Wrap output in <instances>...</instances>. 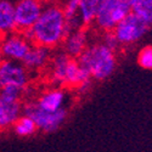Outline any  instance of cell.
<instances>
[{"label": "cell", "instance_id": "cell-1", "mask_svg": "<svg viewBox=\"0 0 152 152\" xmlns=\"http://www.w3.org/2000/svg\"><path fill=\"white\" fill-rule=\"evenodd\" d=\"M23 33L33 44L46 46L51 50L61 46L67 34L66 16L61 3L51 1L44 4L42 14L35 23Z\"/></svg>", "mask_w": 152, "mask_h": 152}, {"label": "cell", "instance_id": "cell-2", "mask_svg": "<svg viewBox=\"0 0 152 152\" xmlns=\"http://www.w3.org/2000/svg\"><path fill=\"white\" fill-rule=\"evenodd\" d=\"M77 60L95 82L108 79L118 65L117 51L102 42L89 43Z\"/></svg>", "mask_w": 152, "mask_h": 152}, {"label": "cell", "instance_id": "cell-3", "mask_svg": "<svg viewBox=\"0 0 152 152\" xmlns=\"http://www.w3.org/2000/svg\"><path fill=\"white\" fill-rule=\"evenodd\" d=\"M23 113L33 118L38 130L50 134L58 130L68 117V108H62L55 112H49L39 108L33 100L23 102Z\"/></svg>", "mask_w": 152, "mask_h": 152}, {"label": "cell", "instance_id": "cell-4", "mask_svg": "<svg viewBox=\"0 0 152 152\" xmlns=\"http://www.w3.org/2000/svg\"><path fill=\"white\" fill-rule=\"evenodd\" d=\"M150 26L134 12H129L117 26L113 28L121 48L135 45L140 42L150 31Z\"/></svg>", "mask_w": 152, "mask_h": 152}, {"label": "cell", "instance_id": "cell-5", "mask_svg": "<svg viewBox=\"0 0 152 152\" xmlns=\"http://www.w3.org/2000/svg\"><path fill=\"white\" fill-rule=\"evenodd\" d=\"M130 11V0H106L97 12L93 26L101 33L113 31Z\"/></svg>", "mask_w": 152, "mask_h": 152}, {"label": "cell", "instance_id": "cell-6", "mask_svg": "<svg viewBox=\"0 0 152 152\" xmlns=\"http://www.w3.org/2000/svg\"><path fill=\"white\" fill-rule=\"evenodd\" d=\"M32 79L33 74L22 62L0 57V90L5 86H17L27 93Z\"/></svg>", "mask_w": 152, "mask_h": 152}, {"label": "cell", "instance_id": "cell-7", "mask_svg": "<svg viewBox=\"0 0 152 152\" xmlns=\"http://www.w3.org/2000/svg\"><path fill=\"white\" fill-rule=\"evenodd\" d=\"M33 43L21 31H12L0 37V57L22 62Z\"/></svg>", "mask_w": 152, "mask_h": 152}, {"label": "cell", "instance_id": "cell-8", "mask_svg": "<svg viewBox=\"0 0 152 152\" xmlns=\"http://www.w3.org/2000/svg\"><path fill=\"white\" fill-rule=\"evenodd\" d=\"M43 7L42 0H17L14 4L15 29L21 32L29 29L40 16Z\"/></svg>", "mask_w": 152, "mask_h": 152}, {"label": "cell", "instance_id": "cell-9", "mask_svg": "<svg viewBox=\"0 0 152 152\" xmlns=\"http://www.w3.org/2000/svg\"><path fill=\"white\" fill-rule=\"evenodd\" d=\"M69 89L65 86L54 85L49 89L42 91L35 100H33L35 105L49 112H55L62 108H68V102L71 100Z\"/></svg>", "mask_w": 152, "mask_h": 152}, {"label": "cell", "instance_id": "cell-10", "mask_svg": "<svg viewBox=\"0 0 152 152\" xmlns=\"http://www.w3.org/2000/svg\"><path fill=\"white\" fill-rule=\"evenodd\" d=\"M72 58H74V57H71L65 51H62V50L53 54L51 60H50L49 65L46 67L48 79L53 85L65 86L67 69H68V66H69Z\"/></svg>", "mask_w": 152, "mask_h": 152}, {"label": "cell", "instance_id": "cell-11", "mask_svg": "<svg viewBox=\"0 0 152 152\" xmlns=\"http://www.w3.org/2000/svg\"><path fill=\"white\" fill-rule=\"evenodd\" d=\"M23 113V100L12 99L0 93V132L11 128Z\"/></svg>", "mask_w": 152, "mask_h": 152}, {"label": "cell", "instance_id": "cell-12", "mask_svg": "<svg viewBox=\"0 0 152 152\" xmlns=\"http://www.w3.org/2000/svg\"><path fill=\"white\" fill-rule=\"evenodd\" d=\"M89 43V32L85 27H80L69 31L66 34L65 39L61 43V49L71 57L78 58Z\"/></svg>", "mask_w": 152, "mask_h": 152}, {"label": "cell", "instance_id": "cell-13", "mask_svg": "<svg viewBox=\"0 0 152 152\" xmlns=\"http://www.w3.org/2000/svg\"><path fill=\"white\" fill-rule=\"evenodd\" d=\"M53 56V50L46 46H42L38 44H33L27 53L26 57L23 58L22 63L32 74L40 73L46 69L50 60Z\"/></svg>", "mask_w": 152, "mask_h": 152}, {"label": "cell", "instance_id": "cell-14", "mask_svg": "<svg viewBox=\"0 0 152 152\" xmlns=\"http://www.w3.org/2000/svg\"><path fill=\"white\" fill-rule=\"evenodd\" d=\"M105 1L106 0H80L78 15L84 27L91 26L97 12L102 7Z\"/></svg>", "mask_w": 152, "mask_h": 152}, {"label": "cell", "instance_id": "cell-15", "mask_svg": "<svg viewBox=\"0 0 152 152\" xmlns=\"http://www.w3.org/2000/svg\"><path fill=\"white\" fill-rule=\"evenodd\" d=\"M15 31L14 3L11 0H0V37Z\"/></svg>", "mask_w": 152, "mask_h": 152}, {"label": "cell", "instance_id": "cell-16", "mask_svg": "<svg viewBox=\"0 0 152 152\" xmlns=\"http://www.w3.org/2000/svg\"><path fill=\"white\" fill-rule=\"evenodd\" d=\"M11 128L14 130V133L20 137H29V136H33L38 132L37 124L33 121V118L24 115V113H22L15 121V123L12 124Z\"/></svg>", "mask_w": 152, "mask_h": 152}, {"label": "cell", "instance_id": "cell-17", "mask_svg": "<svg viewBox=\"0 0 152 152\" xmlns=\"http://www.w3.org/2000/svg\"><path fill=\"white\" fill-rule=\"evenodd\" d=\"M132 12L140 16L152 27V0H130Z\"/></svg>", "mask_w": 152, "mask_h": 152}, {"label": "cell", "instance_id": "cell-18", "mask_svg": "<svg viewBox=\"0 0 152 152\" xmlns=\"http://www.w3.org/2000/svg\"><path fill=\"white\" fill-rule=\"evenodd\" d=\"M136 62L142 69L152 71V44L145 45L139 50Z\"/></svg>", "mask_w": 152, "mask_h": 152}, {"label": "cell", "instance_id": "cell-19", "mask_svg": "<svg viewBox=\"0 0 152 152\" xmlns=\"http://www.w3.org/2000/svg\"><path fill=\"white\" fill-rule=\"evenodd\" d=\"M101 42H102L104 44H106L107 46H110L111 49L113 50H117L121 48L119 46V43L117 40V38L115 35V33H113V31H108V32H104L102 33V39H101Z\"/></svg>", "mask_w": 152, "mask_h": 152}, {"label": "cell", "instance_id": "cell-20", "mask_svg": "<svg viewBox=\"0 0 152 152\" xmlns=\"http://www.w3.org/2000/svg\"><path fill=\"white\" fill-rule=\"evenodd\" d=\"M44 4H48V3H51V1H55V0H42Z\"/></svg>", "mask_w": 152, "mask_h": 152}, {"label": "cell", "instance_id": "cell-21", "mask_svg": "<svg viewBox=\"0 0 152 152\" xmlns=\"http://www.w3.org/2000/svg\"><path fill=\"white\" fill-rule=\"evenodd\" d=\"M55 1H58V0H55Z\"/></svg>", "mask_w": 152, "mask_h": 152}]
</instances>
